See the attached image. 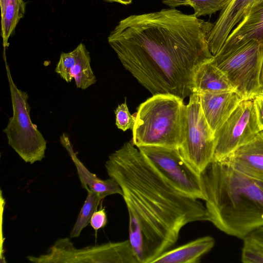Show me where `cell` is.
Segmentation results:
<instances>
[{
  "label": "cell",
  "instance_id": "d4e9b609",
  "mask_svg": "<svg viewBox=\"0 0 263 263\" xmlns=\"http://www.w3.org/2000/svg\"><path fill=\"white\" fill-rule=\"evenodd\" d=\"M107 215L104 209L96 211L90 219V224L96 231L104 227L107 224Z\"/></svg>",
  "mask_w": 263,
  "mask_h": 263
},
{
  "label": "cell",
  "instance_id": "30bf717a",
  "mask_svg": "<svg viewBox=\"0 0 263 263\" xmlns=\"http://www.w3.org/2000/svg\"><path fill=\"white\" fill-rule=\"evenodd\" d=\"M260 132L253 100H243L214 133L213 159L221 160Z\"/></svg>",
  "mask_w": 263,
  "mask_h": 263
},
{
  "label": "cell",
  "instance_id": "603a6c76",
  "mask_svg": "<svg viewBox=\"0 0 263 263\" xmlns=\"http://www.w3.org/2000/svg\"><path fill=\"white\" fill-rule=\"evenodd\" d=\"M78 52L77 47L70 52H62L55 68V72L67 83L71 82L73 79L71 70L76 63Z\"/></svg>",
  "mask_w": 263,
  "mask_h": 263
},
{
  "label": "cell",
  "instance_id": "4dcf8cb0",
  "mask_svg": "<svg viewBox=\"0 0 263 263\" xmlns=\"http://www.w3.org/2000/svg\"><path fill=\"white\" fill-rule=\"evenodd\" d=\"M6 0H0V4L4 3Z\"/></svg>",
  "mask_w": 263,
  "mask_h": 263
},
{
  "label": "cell",
  "instance_id": "ba28073f",
  "mask_svg": "<svg viewBox=\"0 0 263 263\" xmlns=\"http://www.w3.org/2000/svg\"><path fill=\"white\" fill-rule=\"evenodd\" d=\"M189 97L183 139L179 148L184 160L200 174L213 159L214 135L203 115L199 93L193 92Z\"/></svg>",
  "mask_w": 263,
  "mask_h": 263
},
{
  "label": "cell",
  "instance_id": "7402d4cb",
  "mask_svg": "<svg viewBox=\"0 0 263 263\" xmlns=\"http://www.w3.org/2000/svg\"><path fill=\"white\" fill-rule=\"evenodd\" d=\"M241 260L244 263H263V246L249 236L243 239Z\"/></svg>",
  "mask_w": 263,
  "mask_h": 263
},
{
  "label": "cell",
  "instance_id": "e0dca14e",
  "mask_svg": "<svg viewBox=\"0 0 263 263\" xmlns=\"http://www.w3.org/2000/svg\"><path fill=\"white\" fill-rule=\"evenodd\" d=\"M226 90L235 91L226 74L215 65L213 58L199 66L194 76L192 93Z\"/></svg>",
  "mask_w": 263,
  "mask_h": 263
},
{
  "label": "cell",
  "instance_id": "6da1fadb",
  "mask_svg": "<svg viewBox=\"0 0 263 263\" xmlns=\"http://www.w3.org/2000/svg\"><path fill=\"white\" fill-rule=\"evenodd\" d=\"M213 24L175 8L130 15L108 42L124 67L152 95L182 99L193 92L194 74L214 57L208 39Z\"/></svg>",
  "mask_w": 263,
  "mask_h": 263
},
{
  "label": "cell",
  "instance_id": "44dd1931",
  "mask_svg": "<svg viewBox=\"0 0 263 263\" xmlns=\"http://www.w3.org/2000/svg\"><path fill=\"white\" fill-rule=\"evenodd\" d=\"M190 6L194 11L195 15H211L217 11H221L227 5L230 0H188Z\"/></svg>",
  "mask_w": 263,
  "mask_h": 263
},
{
  "label": "cell",
  "instance_id": "7a4b0ae2",
  "mask_svg": "<svg viewBox=\"0 0 263 263\" xmlns=\"http://www.w3.org/2000/svg\"><path fill=\"white\" fill-rule=\"evenodd\" d=\"M105 166L122 190L128 239L140 263H152L167 251L186 224L209 221L205 205L173 187L132 142L111 154Z\"/></svg>",
  "mask_w": 263,
  "mask_h": 263
},
{
  "label": "cell",
  "instance_id": "d6986e66",
  "mask_svg": "<svg viewBox=\"0 0 263 263\" xmlns=\"http://www.w3.org/2000/svg\"><path fill=\"white\" fill-rule=\"evenodd\" d=\"M78 55L71 73L78 88L86 89L95 84L97 79L90 66L91 59L85 45L80 43L78 46Z\"/></svg>",
  "mask_w": 263,
  "mask_h": 263
},
{
  "label": "cell",
  "instance_id": "83f0119b",
  "mask_svg": "<svg viewBox=\"0 0 263 263\" xmlns=\"http://www.w3.org/2000/svg\"><path fill=\"white\" fill-rule=\"evenodd\" d=\"M162 3L170 7L175 8L181 6H190L188 0H162Z\"/></svg>",
  "mask_w": 263,
  "mask_h": 263
},
{
  "label": "cell",
  "instance_id": "3957f363",
  "mask_svg": "<svg viewBox=\"0 0 263 263\" xmlns=\"http://www.w3.org/2000/svg\"><path fill=\"white\" fill-rule=\"evenodd\" d=\"M200 177L209 221L217 229L243 239L263 226V180L215 160Z\"/></svg>",
  "mask_w": 263,
  "mask_h": 263
},
{
  "label": "cell",
  "instance_id": "4fadbf2b",
  "mask_svg": "<svg viewBox=\"0 0 263 263\" xmlns=\"http://www.w3.org/2000/svg\"><path fill=\"white\" fill-rule=\"evenodd\" d=\"M221 160L246 175L263 180V131Z\"/></svg>",
  "mask_w": 263,
  "mask_h": 263
},
{
  "label": "cell",
  "instance_id": "52a82bcc",
  "mask_svg": "<svg viewBox=\"0 0 263 263\" xmlns=\"http://www.w3.org/2000/svg\"><path fill=\"white\" fill-rule=\"evenodd\" d=\"M27 258L35 263H140L129 239L77 249L69 238H59L45 254Z\"/></svg>",
  "mask_w": 263,
  "mask_h": 263
},
{
  "label": "cell",
  "instance_id": "9a60e30c",
  "mask_svg": "<svg viewBox=\"0 0 263 263\" xmlns=\"http://www.w3.org/2000/svg\"><path fill=\"white\" fill-rule=\"evenodd\" d=\"M60 139L61 144L68 152L76 167L79 179L83 188L86 190H90L97 193L103 199L113 194L122 196V190L115 179L109 177L107 179L102 180L88 171L78 158L69 137L66 134L64 133L61 135Z\"/></svg>",
  "mask_w": 263,
  "mask_h": 263
},
{
  "label": "cell",
  "instance_id": "9c48e42d",
  "mask_svg": "<svg viewBox=\"0 0 263 263\" xmlns=\"http://www.w3.org/2000/svg\"><path fill=\"white\" fill-rule=\"evenodd\" d=\"M138 148L175 189L190 197L203 200L200 174L184 160L179 148L143 146Z\"/></svg>",
  "mask_w": 263,
  "mask_h": 263
},
{
  "label": "cell",
  "instance_id": "8fae6325",
  "mask_svg": "<svg viewBox=\"0 0 263 263\" xmlns=\"http://www.w3.org/2000/svg\"><path fill=\"white\" fill-rule=\"evenodd\" d=\"M262 4L263 0H230L208 36V45L213 55L220 51L231 31L248 12Z\"/></svg>",
  "mask_w": 263,
  "mask_h": 263
},
{
  "label": "cell",
  "instance_id": "8992f818",
  "mask_svg": "<svg viewBox=\"0 0 263 263\" xmlns=\"http://www.w3.org/2000/svg\"><path fill=\"white\" fill-rule=\"evenodd\" d=\"M263 60V45L250 41L213 58L215 65L244 100H253L263 92L260 74Z\"/></svg>",
  "mask_w": 263,
  "mask_h": 263
},
{
  "label": "cell",
  "instance_id": "7c38bea8",
  "mask_svg": "<svg viewBox=\"0 0 263 263\" xmlns=\"http://www.w3.org/2000/svg\"><path fill=\"white\" fill-rule=\"evenodd\" d=\"M199 95L203 115L213 134L244 100L234 90L204 92Z\"/></svg>",
  "mask_w": 263,
  "mask_h": 263
},
{
  "label": "cell",
  "instance_id": "f1b7e54d",
  "mask_svg": "<svg viewBox=\"0 0 263 263\" xmlns=\"http://www.w3.org/2000/svg\"><path fill=\"white\" fill-rule=\"evenodd\" d=\"M110 3H118L121 4L127 5L132 2L133 0H105Z\"/></svg>",
  "mask_w": 263,
  "mask_h": 263
},
{
  "label": "cell",
  "instance_id": "5bb4252c",
  "mask_svg": "<svg viewBox=\"0 0 263 263\" xmlns=\"http://www.w3.org/2000/svg\"><path fill=\"white\" fill-rule=\"evenodd\" d=\"M250 41L263 45V4L250 11L233 28L218 53Z\"/></svg>",
  "mask_w": 263,
  "mask_h": 263
},
{
  "label": "cell",
  "instance_id": "5b68a950",
  "mask_svg": "<svg viewBox=\"0 0 263 263\" xmlns=\"http://www.w3.org/2000/svg\"><path fill=\"white\" fill-rule=\"evenodd\" d=\"M13 110L3 132L8 143L26 162L33 164L45 157L46 141L37 126L31 121V107L27 92L18 88L14 82L5 58Z\"/></svg>",
  "mask_w": 263,
  "mask_h": 263
},
{
  "label": "cell",
  "instance_id": "277c9868",
  "mask_svg": "<svg viewBox=\"0 0 263 263\" xmlns=\"http://www.w3.org/2000/svg\"><path fill=\"white\" fill-rule=\"evenodd\" d=\"M183 99L158 94L140 104L135 114L132 143L137 148L159 146L179 148L183 139Z\"/></svg>",
  "mask_w": 263,
  "mask_h": 263
},
{
  "label": "cell",
  "instance_id": "ac0fdd59",
  "mask_svg": "<svg viewBox=\"0 0 263 263\" xmlns=\"http://www.w3.org/2000/svg\"><path fill=\"white\" fill-rule=\"evenodd\" d=\"M1 35L4 48L9 46L8 40L25 12L23 0H6L1 4Z\"/></svg>",
  "mask_w": 263,
  "mask_h": 263
},
{
  "label": "cell",
  "instance_id": "f546056e",
  "mask_svg": "<svg viewBox=\"0 0 263 263\" xmlns=\"http://www.w3.org/2000/svg\"><path fill=\"white\" fill-rule=\"evenodd\" d=\"M260 83L262 88H263V60L262 62L261 71L260 74Z\"/></svg>",
  "mask_w": 263,
  "mask_h": 263
},
{
  "label": "cell",
  "instance_id": "ffe728a7",
  "mask_svg": "<svg viewBox=\"0 0 263 263\" xmlns=\"http://www.w3.org/2000/svg\"><path fill=\"white\" fill-rule=\"evenodd\" d=\"M86 191L87 195L76 223L70 233V238H76L80 236L82 230L90 223L92 215L97 210L100 202L103 199L97 193L90 190Z\"/></svg>",
  "mask_w": 263,
  "mask_h": 263
},
{
  "label": "cell",
  "instance_id": "2e32d148",
  "mask_svg": "<svg viewBox=\"0 0 263 263\" xmlns=\"http://www.w3.org/2000/svg\"><path fill=\"white\" fill-rule=\"evenodd\" d=\"M215 240L205 236L170 251H166L152 263H197L214 246Z\"/></svg>",
  "mask_w": 263,
  "mask_h": 263
},
{
  "label": "cell",
  "instance_id": "cb8c5ba5",
  "mask_svg": "<svg viewBox=\"0 0 263 263\" xmlns=\"http://www.w3.org/2000/svg\"><path fill=\"white\" fill-rule=\"evenodd\" d=\"M115 114L116 125L118 128L125 132L133 128L135 116L130 113L126 101L118 106L115 110Z\"/></svg>",
  "mask_w": 263,
  "mask_h": 263
},
{
  "label": "cell",
  "instance_id": "4316f807",
  "mask_svg": "<svg viewBox=\"0 0 263 263\" xmlns=\"http://www.w3.org/2000/svg\"><path fill=\"white\" fill-rule=\"evenodd\" d=\"M247 236L263 246V226L255 230Z\"/></svg>",
  "mask_w": 263,
  "mask_h": 263
},
{
  "label": "cell",
  "instance_id": "484cf974",
  "mask_svg": "<svg viewBox=\"0 0 263 263\" xmlns=\"http://www.w3.org/2000/svg\"><path fill=\"white\" fill-rule=\"evenodd\" d=\"M257 120L260 131H263V92L253 99Z\"/></svg>",
  "mask_w": 263,
  "mask_h": 263
}]
</instances>
